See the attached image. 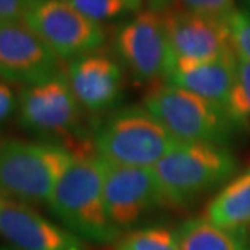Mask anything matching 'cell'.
Listing matches in <instances>:
<instances>
[{"label": "cell", "instance_id": "cell-1", "mask_svg": "<svg viewBox=\"0 0 250 250\" xmlns=\"http://www.w3.org/2000/svg\"><path fill=\"white\" fill-rule=\"evenodd\" d=\"M49 208L82 241L110 245L121 232L111 224L104 202V164L89 147L74 150V159L54 189Z\"/></svg>", "mask_w": 250, "mask_h": 250}, {"label": "cell", "instance_id": "cell-2", "mask_svg": "<svg viewBox=\"0 0 250 250\" xmlns=\"http://www.w3.org/2000/svg\"><path fill=\"white\" fill-rule=\"evenodd\" d=\"M153 170L164 205L182 207L232 178L238 160L225 145L179 142Z\"/></svg>", "mask_w": 250, "mask_h": 250}, {"label": "cell", "instance_id": "cell-3", "mask_svg": "<svg viewBox=\"0 0 250 250\" xmlns=\"http://www.w3.org/2000/svg\"><path fill=\"white\" fill-rule=\"evenodd\" d=\"M74 159L62 143L0 142V197L24 205H49L54 189Z\"/></svg>", "mask_w": 250, "mask_h": 250}, {"label": "cell", "instance_id": "cell-4", "mask_svg": "<svg viewBox=\"0 0 250 250\" xmlns=\"http://www.w3.org/2000/svg\"><path fill=\"white\" fill-rule=\"evenodd\" d=\"M179 143L143 106L118 110L99 125L93 136L102 160L138 168H153Z\"/></svg>", "mask_w": 250, "mask_h": 250}, {"label": "cell", "instance_id": "cell-5", "mask_svg": "<svg viewBox=\"0 0 250 250\" xmlns=\"http://www.w3.org/2000/svg\"><path fill=\"white\" fill-rule=\"evenodd\" d=\"M143 107L179 142L225 145L236 129L224 108L170 83L149 90Z\"/></svg>", "mask_w": 250, "mask_h": 250}, {"label": "cell", "instance_id": "cell-6", "mask_svg": "<svg viewBox=\"0 0 250 250\" xmlns=\"http://www.w3.org/2000/svg\"><path fill=\"white\" fill-rule=\"evenodd\" d=\"M82 111L62 72L50 80L24 86L18 93V124L47 142L62 143L81 138Z\"/></svg>", "mask_w": 250, "mask_h": 250}, {"label": "cell", "instance_id": "cell-7", "mask_svg": "<svg viewBox=\"0 0 250 250\" xmlns=\"http://www.w3.org/2000/svg\"><path fill=\"white\" fill-rule=\"evenodd\" d=\"M114 52L135 82L146 85L166 80L172 56L160 10L150 7L126 18L117 28Z\"/></svg>", "mask_w": 250, "mask_h": 250}, {"label": "cell", "instance_id": "cell-8", "mask_svg": "<svg viewBox=\"0 0 250 250\" xmlns=\"http://www.w3.org/2000/svg\"><path fill=\"white\" fill-rule=\"evenodd\" d=\"M24 21L64 62L96 52L106 42L103 27L64 0H31Z\"/></svg>", "mask_w": 250, "mask_h": 250}, {"label": "cell", "instance_id": "cell-9", "mask_svg": "<svg viewBox=\"0 0 250 250\" xmlns=\"http://www.w3.org/2000/svg\"><path fill=\"white\" fill-rule=\"evenodd\" d=\"M104 164V202L108 218L120 232L135 227L160 206V185L153 168Z\"/></svg>", "mask_w": 250, "mask_h": 250}, {"label": "cell", "instance_id": "cell-10", "mask_svg": "<svg viewBox=\"0 0 250 250\" xmlns=\"http://www.w3.org/2000/svg\"><path fill=\"white\" fill-rule=\"evenodd\" d=\"M60 72V59L24 20L0 21V78L29 86Z\"/></svg>", "mask_w": 250, "mask_h": 250}, {"label": "cell", "instance_id": "cell-11", "mask_svg": "<svg viewBox=\"0 0 250 250\" xmlns=\"http://www.w3.org/2000/svg\"><path fill=\"white\" fill-rule=\"evenodd\" d=\"M163 13L174 62H207L233 53L228 21L167 6ZM172 65V64H171Z\"/></svg>", "mask_w": 250, "mask_h": 250}, {"label": "cell", "instance_id": "cell-12", "mask_svg": "<svg viewBox=\"0 0 250 250\" xmlns=\"http://www.w3.org/2000/svg\"><path fill=\"white\" fill-rule=\"evenodd\" d=\"M0 235L17 250H86L85 241L36 213L31 206L0 197Z\"/></svg>", "mask_w": 250, "mask_h": 250}, {"label": "cell", "instance_id": "cell-13", "mask_svg": "<svg viewBox=\"0 0 250 250\" xmlns=\"http://www.w3.org/2000/svg\"><path fill=\"white\" fill-rule=\"evenodd\" d=\"M67 80L81 107L90 113L114 108L123 96V65L100 49L70 62Z\"/></svg>", "mask_w": 250, "mask_h": 250}, {"label": "cell", "instance_id": "cell-14", "mask_svg": "<svg viewBox=\"0 0 250 250\" xmlns=\"http://www.w3.org/2000/svg\"><path fill=\"white\" fill-rule=\"evenodd\" d=\"M235 78L236 52L207 62H174L166 81L227 111Z\"/></svg>", "mask_w": 250, "mask_h": 250}, {"label": "cell", "instance_id": "cell-15", "mask_svg": "<svg viewBox=\"0 0 250 250\" xmlns=\"http://www.w3.org/2000/svg\"><path fill=\"white\" fill-rule=\"evenodd\" d=\"M206 220L250 235V168L232 178L206 207Z\"/></svg>", "mask_w": 250, "mask_h": 250}, {"label": "cell", "instance_id": "cell-16", "mask_svg": "<svg viewBox=\"0 0 250 250\" xmlns=\"http://www.w3.org/2000/svg\"><path fill=\"white\" fill-rule=\"evenodd\" d=\"M181 250H250V235L218 227L203 218H190L175 231Z\"/></svg>", "mask_w": 250, "mask_h": 250}, {"label": "cell", "instance_id": "cell-17", "mask_svg": "<svg viewBox=\"0 0 250 250\" xmlns=\"http://www.w3.org/2000/svg\"><path fill=\"white\" fill-rule=\"evenodd\" d=\"M114 250H181L177 232L167 227H145L121 233Z\"/></svg>", "mask_w": 250, "mask_h": 250}, {"label": "cell", "instance_id": "cell-18", "mask_svg": "<svg viewBox=\"0 0 250 250\" xmlns=\"http://www.w3.org/2000/svg\"><path fill=\"white\" fill-rule=\"evenodd\" d=\"M70 6L92 21L102 24L110 22L131 16L141 11L143 0H64Z\"/></svg>", "mask_w": 250, "mask_h": 250}, {"label": "cell", "instance_id": "cell-19", "mask_svg": "<svg viewBox=\"0 0 250 250\" xmlns=\"http://www.w3.org/2000/svg\"><path fill=\"white\" fill-rule=\"evenodd\" d=\"M227 113L238 128H250V60L236 54V78Z\"/></svg>", "mask_w": 250, "mask_h": 250}, {"label": "cell", "instance_id": "cell-20", "mask_svg": "<svg viewBox=\"0 0 250 250\" xmlns=\"http://www.w3.org/2000/svg\"><path fill=\"white\" fill-rule=\"evenodd\" d=\"M228 25L236 54L250 60V0L242 7H236Z\"/></svg>", "mask_w": 250, "mask_h": 250}, {"label": "cell", "instance_id": "cell-21", "mask_svg": "<svg viewBox=\"0 0 250 250\" xmlns=\"http://www.w3.org/2000/svg\"><path fill=\"white\" fill-rule=\"evenodd\" d=\"M174 7L196 13L206 17L229 21L236 10L235 0H172Z\"/></svg>", "mask_w": 250, "mask_h": 250}, {"label": "cell", "instance_id": "cell-22", "mask_svg": "<svg viewBox=\"0 0 250 250\" xmlns=\"http://www.w3.org/2000/svg\"><path fill=\"white\" fill-rule=\"evenodd\" d=\"M18 96L7 82L0 81V126L17 113Z\"/></svg>", "mask_w": 250, "mask_h": 250}, {"label": "cell", "instance_id": "cell-23", "mask_svg": "<svg viewBox=\"0 0 250 250\" xmlns=\"http://www.w3.org/2000/svg\"><path fill=\"white\" fill-rule=\"evenodd\" d=\"M31 0H0V21L24 20Z\"/></svg>", "mask_w": 250, "mask_h": 250}, {"label": "cell", "instance_id": "cell-24", "mask_svg": "<svg viewBox=\"0 0 250 250\" xmlns=\"http://www.w3.org/2000/svg\"><path fill=\"white\" fill-rule=\"evenodd\" d=\"M0 250H17V249H9V248H0Z\"/></svg>", "mask_w": 250, "mask_h": 250}, {"label": "cell", "instance_id": "cell-25", "mask_svg": "<svg viewBox=\"0 0 250 250\" xmlns=\"http://www.w3.org/2000/svg\"><path fill=\"white\" fill-rule=\"evenodd\" d=\"M157 1H159V0H157Z\"/></svg>", "mask_w": 250, "mask_h": 250}]
</instances>
